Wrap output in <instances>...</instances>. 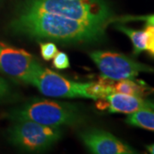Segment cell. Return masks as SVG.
Listing matches in <instances>:
<instances>
[{
	"mask_svg": "<svg viewBox=\"0 0 154 154\" xmlns=\"http://www.w3.org/2000/svg\"><path fill=\"white\" fill-rule=\"evenodd\" d=\"M17 33L60 42H94L102 38L106 27L82 22L44 11L21 10L11 22Z\"/></svg>",
	"mask_w": 154,
	"mask_h": 154,
	"instance_id": "obj_1",
	"label": "cell"
},
{
	"mask_svg": "<svg viewBox=\"0 0 154 154\" xmlns=\"http://www.w3.org/2000/svg\"><path fill=\"white\" fill-rule=\"evenodd\" d=\"M22 10L44 11L106 28L114 21L105 0H27Z\"/></svg>",
	"mask_w": 154,
	"mask_h": 154,
	"instance_id": "obj_2",
	"label": "cell"
},
{
	"mask_svg": "<svg viewBox=\"0 0 154 154\" xmlns=\"http://www.w3.org/2000/svg\"><path fill=\"white\" fill-rule=\"evenodd\" d=\"M15 121H33L46 126L75 124L82 119L78 107L69 103L49 99H33L11 115Z\"/></svg>",
	"mask_w": 154,
	"mask_h": 154,
	"instance_id": "obj_3",
	"label": "cell"
},
{
	"mask_svg": "<svg viewBox=\"0 0 154 154\" xmlns=\"http://www.w3.org/2000/svg\"><path fill=\"white\" fill-rule=\"evenodd\" d=\"M62 136L60 127L46 126L33 121H17L10 129V140L28 152H41L50 148Z\"/></svg>",
	"mask_w": 154,
	"mask_h": 154,
	"instance_id": "obj_4",
	"label": "cell"
},
{
	"mask_svg": "<svg viewBox=\"0 0 154 154\" xmlns=\"http://www.w3.org/2000/svg\"><path fill=\"white\" fill-rule=\"evenodd\" d=\"M27 83L34 86L45 96L57 98H86L88 82L79 83L68 80L65 77L38 63L30 75Z\"/></svg>",
	"mask_w": 154,
	"mask_h": 154,
	"instance_id": "obj_5",
	"label": "cell"
},
{
	"mask_svg": "<svg viewBox=\"0 0 154 154\" xmlns=\"http://www.w3.org/2000/svg\"><path fill=\"white\" fill-rule=\"evenodd\" d=\"M90 57L99 68L102 76L113 81L134 80L141 72L154 73L153 67L139 63L120 53L95 51L90 53Z\"/></svg>",
	"mask_w": 154,
	"mask_h": 154,
	"instance_id": "obj_6",
	"label": "cell"
},
{
	"mask_svg": "<svg viewBox=\"0 0 154 154\" xmlns=\"http://www.w3.org/2000/svg\"><path fill=\"white\" fill-rule=\"evenodd\" d=\"M38 63L25 50L0 43V70L6 75L27 83Z\"/></svg>",
	"mask_w": 154,
	"mask_h": 154,
	"instance_id": "obj_7",
	"label": "cell"
},
{
	"mask_svg": "<svg viewBox=\"0 0 154 154\" xmlns=\"http://www.w3.org/2000/svg\"><path fill=\"white\" fill-rule=\"evenodd\" d=\"M86 147L96 154H133L136 151L110 133L98 128H90L80 134Z\"/></svg>",
	"mask_w": 154,
	"mask_h": 154,
	"instance_id": "obj_8",
	"label": "cell"
},
{
	"mask_svg": "<svg viewBox=\"0 0 154 154\" xmlns=\"http://www.w3.org/2000/svg\"><path fill=\"white\" fill-rule=\"evenodd\" d=\"M107 109L112 113L130 114L138 110H152L154 111V101L122 94H111L106 98Z\"/></svg>",
	"mask_w": 154,
	"mask_h": 154,
	"instance_id": "obj_9",
	"label": "cell"
},
{
	"mask_svg": "<svg viewBox=\"0 0 154 154\" xmlns=\"http://www.w3.org/2000/svg\"><path fill=\"white\" fill-rule=\"evenodd\" d=\"M112 88L113 92L116 94L133 95L138 97H146V95L153 92L152 88H148L143 83L136 82L130 79L114 81L112 83Z\"/></svg>",
	"mask_w": 154,
	"mask_h": 154,
	"instance_id": "obj_10",
	"label": "cell"
},
{
	"mask_svg": "<svg viewBox=\"0 0 154 154\" xmlns=\"http://www.w3.org/2000/svg\"><path fill=\"white\" fill-rule=\"evenodd\" d=\"M126 122L129 125L154 132V111L143 110L128 114Z\"/></svg>",
	"mask_w": 154,
	"mask_h": 154,
	"instance_id": "obj_11",
	"label": "cell"
},
{
	"mask_svg": "<svg viewBox=\"0 0 154 154\" xmlns=\"http://www.w3.org/2000/svg\"><path fill=\"white\" fill-rule=\"evenodd\" d=\"M117 28L122 33H125L128 38H130L134 46V53L137 55L146 49V33L145 30H134L132 28H127L124 26H116Z\"/></svg>",
	"mask_w": 154,
	"mask_h": 154,
	"instance_id": "obj_12",
	"label": "cell"
},
{
	"mask_svg": "<svg viewBox=\"0 0 154 154\" xmlns=\"http://www.w3.org/2000/svg\"><path fill=\"white\" fill-rule=\"evenodd\" d=\"M39 49H40L41 57L45 61H50L51 59H52L58 51L57 45L52 42L39 43Z\"/></svg>",
	"mask_w": 154,
	"mask_h": 154,
	"instance_id": "obj_13",
	"label": "cell"
},
{
	"mask_svg": "<svg viewBox=\"0 0 154 154\" xmlns=\"http://www.w3.org/2000/svg\"><path fill=\"white\" fill-rule=\"evenodd\" d=\"M52 65L55 69H65L69 67V57L65 52L63 51H57L55 57L52 58Z\"/></svg>",
	"mask_w": 154,
	"mask_h": 154,
	"instance_id": "obj_14",
	"label": "cell"
},
{
	"mask_svg": "<svg viewBox=\"0 0 154 154\" xmlns=\"http://www.w3.org/2000/svg\"><path fill=\"white\" fill-rule=\"evenodd\" d=\"M146 33V49L151 56L154 57V24H148L145 28Z\"/></svg>",
	"mask_w": 154,
	"mask_h": 154,
	"instance_id": "obj_15",
	"label": "cell"
},
{
	"mask_svg": "<svg viewBox=\"0 0 154 154\" xmlns=\"http://www.w3.org/2000/svg\"><path fill=\"white\" fill-rule=\"evenodd\" d=\"M114 21L116 22H134V21H143L148 24H154V15L150 16H140V17H122L121 18L114 19Z\"/></svg>",
	"mask_w": 154,
	"mask_h": 154,
	"instance_id": "obj_16",
	"label": "cell"
},
{
	"mask_svg": "<svg viewBox=\"0 0 154 154\" xmlns=\"http://www.w3.org/2000/svg\"><path fill=\"white\" fill-rule=\"evenodd\" d=\"M8 91H9L8 84L6 83V82L4 79L0 78V97L5 95L8 93Z\"/></svg>",
	"mask_w": 154,
	"mask_h": 154,
	"instance_id": "obj_17",
	"label": "cell"
},
{
	"mask_svg": "<svg viewBox=\"0 0 154 154\" xmlns=\"http://www.w3.org/2000/svg\"><path fill=\"white\" fill-rule=\"evenodd\" d=\"M146 149L150 153L154 154V144H151V145L146 146Z\"/></svg>",
	"mask_w": 154,
	"mask_h": 154,
	"instance_id": "obj_18",
	"label": "cell"
}]
</instances>
